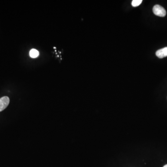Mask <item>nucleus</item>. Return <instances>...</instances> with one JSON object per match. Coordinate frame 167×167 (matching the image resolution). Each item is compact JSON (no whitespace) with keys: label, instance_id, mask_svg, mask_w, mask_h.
<instances>
[{"label":"nucleus","instance_id":"1","mask_svg":"<svg viewBox=\"0 0 167 167\" xmlns=\"http://www.w3.org/2000/svg\"><path fill=\"white\" fill-rule=\"evenodd\" d=\"M154 14L160 17H164L166 15V11L164 7L160 5H156L153 8Z\"/></svg>","mask_w":167,"mask_h":167},{"label":"nucleus","instance_id":"2","mask_svg":"<svg viewBox=\"0 0 167 167\" xmlns=\"http://www.w3.org/2000/svg\"><path fill=\"white\" fill-rule=\"evenodd\" d=\"M9 97L5 96L0 98V112L3 110L7 107L9 103Z\"/></svg>","mask_w":167,"mask_h":167},{"label":"nucleus","instance_id":"3","mask_svg":"<svg viewBox=\"0 0 167 167\" xmlns=\"http://www.w3.org/2000/svg\"><path fill=\"white\" fill-rule=\"evenodd\" d=\"M156 55L159 58L162 59L167 57V47L158 50L156 51Z\"/></svg>","mask_w":167,"mask_h":167},{"label":"nucleus","instance_id":"4","mask_svg":"<svg viewBox=\"0 0 167 167\" xmlns=\"http://www.w3.org/2000/svg\"><path fill=\"white\" fill-rule=\"evenodd\" d=\"M39 55V52L35 49L31 50V51H30V56L31 58H36Z\"/></svg>","mask_w":167,"mask_h":167},{"label":"nucleus","instance_id":"5","mask_svg":"<svg viewBox=\"0 0 167 167\" xmlns=\"http://www.w3.org/2000/svg\"><path fill=\"white\" fill-rule=\"evenodd\" d=\"M142 0H133L132 1V6L134 7H136L140 5L142 3Z\"/></svg>","mask_w":167,"mask_h":167},{"label":"nucleus","instance_id":"6","mask_svg":"<svg viewBox=\"0 0 167 167\" xmlns=\"http://www.w3.org/2000/svg\"><path fill=\"white\" fill-rule=\"evenodd\" d=\"M164 167H167V164L165 165L164 166Z\"/></svg>","mask_w":167,"mask_h":167}]
</instances>
